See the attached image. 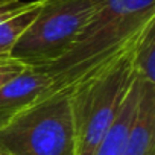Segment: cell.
<instances>
[{"label": "cell", "instance_id": "7c38bea8", "mask_svg": "<svg viewBox=\"0 0 155 155\" xmlns=\"http://www.w3.org/2000/svg\"><path fill=\"white\" fill-rule=\"evenodd\" d=\"M21 0H0V5H11V3H18Z\"/></svg>", "mask_w": 155, "mask_h": 155}, {"label": "cell", "instance_id": "ba28073f", "mask_svg": "<svg viewBox=\"0 0 155 155\" xmlns=\"http://www.w3.org/2000/svg\"><path fill=\"white\" fill-rule=\"evenodd\" d=\"M132 67L138 79L155 85V23L149 25L132 50Z\"/></svg>", "mask_w": 155, "mask_h": 155}, {"label": "cell", "instance_id": "5b68a950", "mask_svg": "<svg viewBox=\"0 0 155 155\" xmlns=\"http://www.w3.org/2000/svg\"><path fill=\"white\" fill-rule=\"evenodd\" d=\"M50 87L52 79L43 68L25 67L20 74L0 87V128L46 96Z\"/></svg>", "mask_w": 155, "mask_h": 155}, {"label": "cell", "instance_id": "7a4b0ae2", "mask_svg": "<svg viewBox=\"0 0 155 155\" xmlns=\"http://www.w3.org/2000/svg\"><path fill=\"white\" fill-rule=\"evenodd\" d=\"M134 47L70 87L76 155H93L114 123L135 76L132 67Z\"/></svg>", "mask_w": 155, "mask_h": 155}, {"label": "cell", "instance_id": "52a82bcc", "mask_svg": "<svg viewBox=\"0 0 155 155\" xmlns=\"http://www.w3.org/2000/svg\"><path fill=\"white\" fill-rule=\"evenodd\" d=\"M141 84H143L141 79L134 76L132 84L123 99V104L120 107V111L114 123L107 131V134L97 144L93 155H122L128 132L131 129V125L137 113V105H138V99L141 93Z\"/></svg>", "mask_w": 155, "mask_h": 155}, {"label": "cell", "instance_id": "277c9868", "mask_svg": "<svg viewBox=\"0 0 155 155\" xmlns=\"http://www.w3.org/2000/svg\"><path fill=\"white\" fill-rule=\"evenodd\" d=\"M99 3L101 0H41L9 58L37 68L53 64L74 44Z\"/></svg>", "mask_w": 155, "mask_h": 155}, {"label": "cell", "instance_id": "9c48e42d", "mask_svg": "<svg viewBox=\"0 0 155 155\" xmlns=\"http://www.w3.org/2000/svg\"><path fill=\"white\" fill-rule=\"evenodd\" d=\"M40 5H41V0H34L25 11H21L20 14L11 17L3 23H0V58H9L18 38L23 35V32L35 18Z\"/></svg>", "mask_w": 155, "mask_h": 155}, {"label": "cell", "instance_id": "30bf717a", "mask_svg": "<svg viewBox=\"0 0 155 155\" xmlns=\"http://www.w3.org/2000/svg\"><path fill=\"white\" fill-rule=\"evenodd\" d=\"M26 65L12 59V58H0V87L9 82L12 78L20 74Z\"/></svg>", "mask_w": 155, "mask_h": 155}, {"label": "cell", "instance_id": "6da1fadb", "mask_svg": "<svg viewBox=\"0 0 155 155\" xmlns=\"http://www.w3.org/2000/svg\"><path fill=\"white\" fill-rule=\"evenodd\" d=\"M155 23V0H101L93 17L64 56L40 67L52 79L47 94L84 81L135 46Z\"/></svg>", "mask_w": 155, "mask_h": 155}, {"label": "cell", "instance_id": "8992f818", "mask_svg": "<svg viewBox=\"0 0 155 155\" xmlns=\"http://www.w3.org/2000/svg\"><path fill=\"white\" fill-rule=\"evenodd\" d=\"M143 82V81H141ZM155 85L141 84L137 113L122 155H155Z\"/></svg>", "mask_w": 155, "mask_h": 155}, {"label": "cell", "instance_id": "3957f363", "mask_svg": "<svg viewBox=\"0 0 155 155\" xmlns=\"http://www.w3.org/2000/svg\"><path fill=\"white\" fill-rule=\"evenodd\" d=\"M0 155H76L70 88L43 96L0 128Z\"/></svg>", "mask_w": 155, "mask_h": 155}, {"label": "cell", "instance_id": "8fae6325", "mask_svg": "<svg viewBox=\"0 0 155 155\" xmlns=\"http://www.w3.org/2000/svg\"><path fill=\"white\" fill-rule=\"evenodd\" d=\"M29 5H31V2H18V3H11V5H0V23H3V21L9 20L11 17L20 14Z\"/></svg>", "mask_w": 155, "mask_h": 155}]
</instances>
